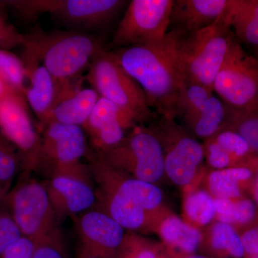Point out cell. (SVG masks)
I'll return each mask as SVG.
<instances>
[{
  "label": "cell",
  "instance_id": "cell-1",
  "mask_svg": "<svg viewBox=\"0 0 258 258\" xmlns=\"http://www.w3.org/2000/svg\"><path fill=\"white\" fill-rule=\"evenodd\" d=\"M186 34L169 30L159 41L111 51L125 72L140 85L151 108L161 116L176 119L185 81L183 47Z\"/></svg>",
  "mask_w": 258,
  "mask_h": 258
},
{
  "label": "cell",
  "instance_id": "cell-2",
  "mask_svg": "<svg viewBox=\"0 0 258 258\" xmlns=\"http://www.w3.org/2000/svg\"><path fill=\"white\" fill-rule=\"evenodd\" d=\"M239 43L226 15L208 28L186 34L183 47L185 80L212 90L217 74Z\"/></svg>",
  "mask_w": 258,
  "mask_h": 258
},
{
  "label": "cell",
  "instance_id": "cell-3",
  "mask_svg": "<svg viewBox=\"0 0 258 258\" xmlns=\"http://www.w3.org/2000/svg\"><path fill=\"white\" fill-rule=\"evenodd\" d=\"M30 39L51 75L62 83L74 81L101 51V40L81 31L35 32Z\"/></svg>",
  "mask_w": 258,
  "mask_h": 258
},
{
  "label": "cell",
  "instance_id": "cell-4",
  "mask_svg": "<svg viewBox=\"0 0 258 258\" xmlns=\"http://www.w3.org/2000/svg\"><path fill=\"white\" fill-rule=\"evenodd\" d=\"M30 171L12 188L2 203L22 235L37 242L60 230L45 182L29 177Z\"/></svg>",
  "mask_w": 258,
  "mask_h": 258
},
{
  "label": "cell",
  "instance_id": "cell-5",
  "mask_svg": "<svg viewBox=\"0 0 258 258\" xmlns=\"http://www.w3.org/2000/svg\"><path fill=\"white\" fill-rule=\"evenodd\" d=\"M86 78L100 96L133 115L141 124L152 118V110L144 90L109 51L104 49L94 57Z\"/></svg>",
  "mask_w": 258,
  "mask_h": 258
},
{
  "label": "cell",
  "instance_id": "cell-6",
  "mask_svg": "<svg viewBox=\"0 0 258 258\" xmlns=\"http://www.w3.org/2000/svg\"><path fill=\"white\" fill-rule=\"evenodd\" d=\"M97 154L110 165L147 182L155 184L165 175L162 147L151 126L135 125L121 143Z\"/></svg>",
  "mask_w": 258,
  "mask_h": 258
},
{
  "label": "cell",
  "instance_id": "cell-7",
  "mask_svg": "<svg viewBox=\"0 0 258 258\" xmlns=\"http://www.w3.org/2000/svg\"><path fill=\"white\" fill-rule=\"evenodd\" d=\"M25 16L48 13L69 27L81 30L103 28L126 5L123 0H29L10 2Z\"/></svg>",
  "mask_w": 258,
  "mask_h": 258
},
{
  "label": "cell",
  "instance_id": "cell-8",
  "mask_svg": "<svg viewBox=\"0 0 258 258\" xmlns=\"http://www.w3.org/2000/svg\"><path fill=\"white\" fill-rule=\"evenodd\" d=\"M42 162L40 171L51 176L83 179L88 166L81 161L88 153L84 130L79 125L50 122L42 131Z\"/></svg>",
  "mask_w": 258,
  "mask_h": 258
},
{
  "label": "cell",
  "instance_id": "cell-9",
  "mask_svg": "<svg viewBox=\"0 0 258 258\" xmlns=\"http://www.w3.org/2000/svg\"><path fill=\"white\" fill-rule=\"evenodd\" d=\"M151 127L162 147L165 175L178 186H189L205 159L204 146L174 118L159 115Z\"/></svg>",
  "mask_w": 258,
  "mask_h": 258
},
{
  "label": "cell",
  "instance_id": "cell-10",
  "mask_svg": "<svg viewBox=\"0 0 258 258\" xmlns=\"http://www.w3.org/2000/svg\"><path fill=\"white\" fill-rule=\"evenodd\" d=\"M174 0H132L113 37L118 48L159 41L170 28Z\"/></svg>",
  "mask_w": 258,
  "mask_h": 258
},
{
  "label": "cell",
  "instance_id": "cell-11",
  "mask_svg": "<svg viewBox=\"0 0 258 258\" xmlns=\"http://www.w3.org/2000/svg\"><path fill=\"white\" fill-rule=\"evenodd\" d=\"M214 93L234 109L250 108L258 103V60L249 55L241 43L229 56L214 82Z\"/></svg>",
  "mask_w": 258,
  "mask_h": 258
},
{
  "label": "cell",
  "instance_id": "cell-12",
  "mask_svg": "<svg viewBox=\"0 0 258 258\" xmlns=\"http://www.w3.org/2000/svg\"><path fill=\"white\" fill-rule=\"evenodd\" d=\"M0 133L21 153L25 171H40L41 136L32 123L22 95L13 91L0 99Z\"/></svg>",
  "mask_w": 258,
  "mask_h": 258
},
{
  "label": "cell",
  "instance_id": "cell-13",
  "mask_svg": "<svg viewBox=\"0 0 258 258\" xmlns=\"http://www.w3.org/2000/svg\"><path fill=\"white\" fill-rule=\"evenodd\" d=\"M23 60L29 86L25 96L40 122L41 131L46 126L52 108L73 81L62 83L55 79L42 63L35 43L30 37L25 43Z\"/></svg>",
  "mask_w": 258,
  "mask_h": 258
},
{
  "label": "cell",
  "instance_id": "cell-14",
  "mask_svg": "<svg viewBox=\"0 0 258 258\" xmlns=\"http://www.w3.org/2000/svg\"><path fill=\"white\" fill-rule=\"evenodd\" d=\"M81 247L103 258H116L124 242L125 229L104 212L93 208L76 219Z\"/></svg>",
  "mask_w": 258,
  "mask_h": 258
},
{
  "label": "cell",
  "instance_id": "cell-15",
  "mask_svg": "<svg viewBox=\"0 0 258 258\" xmlns=\"http://www.w3.org/2000/svg\"><path fill=\"white\" fill-rule=\"evenodd\" d=\"M137 124V120L126 111L99 97L82 128L89 136L98 152H106L124 139L125 132Z\"/></svg>",
  "mask_w": 258,
  "mask_h": 258
},
{
  "label": "cell",
  "instance_id": "cell-16",
  "mask_svg": "<svg viewBox=\"0 0 258 258\" xmlns=\"http://www.w3.org/2000/svg\"><path fill=\"white\" fill-rule=\"evenodd\" d=\"M57 221H64L95 208L96 191L93 184L66 176H53L45 182Z\"/></svg>",
  "mask_w": 258,
  "mask_h": 258
},
{
  "label": "cell",
  "instance_id": "cell-17",
  "mask_svg": "<svg viewBox=\"0 0 258 258\" xmlns=\"http://www.w3.org/2000/svg\"><path fill=\"white\" fill-rule=\"evenodd\" d=\"M95 208L130 232L154 230L157 219L111 186L96 182Z\"/></svg>",
  "mask_w": 258,
  "mask_h": 258
},
{
  "label": "cell",
  "instance_id": "cell-18",
  "mask_svg": "<svg viewBox=\"0 0 258 258\" xmlns=\"http://www.w3.org/2000/svg\"><path fill=\"white\" fill-rule=\"evenodd\" d=\"M231 0H174L170 27L189 34L208 28L227 14Z\"/></svg>",
  "mask_w": 258,
  "mask_h": 258
},
{
  "label": "cell",
  "instance_id": "cell-19",
  "mask_svg": "<svg viewBox=\"0 0 258 258\" xmlns=\"http://www.w3.org/2000/svg\"><path fill=\"white\" fill-rule=\"evenodd\" d=\"M153 230L160 237L164 248L177 258L195 254L203 244L201 230L172 214L163 213Z\"/></svg>",
  "mask_w": 258,
  "mask_h": 258
},
{
  "label": "cell",
  "instance_id": "cell-20",
  "mask_svg": "<svg viewBox=\"0 0 258 258\" xmlns=\"http://www.w3.org/2000/svg\"><path fill=\"white\" fill-rule=\"evenodd\" d=\"M99 97L93 88L81 89L79 83H73L52 108L47 125L58 122L82 127Z\"/></svg>",
  "mask_w": 258,
  "mask_h": 258
},
{
  "label": "cell",
  "instance_id": "cell-21",
  "mask_svg": "<svg viewBox=\"0 0 258 258\" xmlns=\"http://www.w3.org/2000/svg\"><path fill=\"white\" fill-rule=\"evenodd\" d=\"M258 171L251 166H236L220 170H212L207 178V191L214 198H243L244 191Z\"/></svg>",
  "mask_w": 258,
  "mask_h": 258
},
{
  "label": "cell",
  "instance_id": "cell-22",
  "mask_svg": "<svg viewBox=\"0 0 258 258\" xmlns=\"http://www.w3.org/2000/svg\"><path fill=\"white\" fill-rule=\"evenodd\" d=\"M228 111L229 107L214 93L201 109L181 120L194 137L207 141L225 128Z\"/></svg>",
  "mask_w": 258,
  "mask_h": 258
},
{
  "label": "cell",
  "instance_id": "cell-23",
  "mask_svg": "<svg viewBox=\"0 0 258 258\" xmlns=\"http://www.w3.org/2000/svg\"><path fill=\"white\" fill-rule=\"evenodd\" d=\"M226 19L240 43L258 47V0H231Z\"/></svg>",
  "mask_w": 258,
  "mask_h": 258
},
{
  "label": "cell",
  "instance_id": "cell-24",
  "mask_svg": "<svg viewBox=\"0 0 258 258\" xmlns=\"http://www.w3.org/2000/svg\"><path fill=\"white\" fill-rule=\"evenodd\" d=\"M202 246L210 258H242L245 256L238 231L223 222L215 221L210 224L206 235H204Z\"/></svg>",
  "mask_w": 258,
  "mask_h": 258
},
{
  "label": "cell",
  "instance_id": "cell-25",
  "mask_svg": "<svg viewBox=\"0 0 258 258\" xmlns=\"http://www.w3.org/2000/svg\"><path fill=\"white\" fill-rule=\"evenodd\" d=\"M214 202L215 221L228 224L239 233L258 222L257 207L248 198H214Z\"/></svg>",
  "mask_w": 258,
  "mask_h": 258
},
{
  "label": "cell",
  "instance_id": "cell-26",
  "mask_svg": "<svg viewBox=\"0 0 258 258\" xmlns=\"http://www.w3.org/2000/svg\"><path fill=\"white\" fill-rule=\"evenodd\" d=\"M185 221L196 228L207 227L215 220L214 198L207 190L196 189L185 195L183 203Z\"/></svg>",
  "mask_w": 258,
  "mask_h": 258
},
{
  "label": "cell",
  "instance_id": "cell-27",
  "mask_svg": "<svg viewBox=\"0 0 258 258\" xmlns=\"http://www.w3.org/2000/svg\"><path fill=\"white\" fill-rule=\"evenodd\" d=\"M25 170L21 153L0 133V204L12 189L19 171Z\"/></svg>",
  "mask_w": 258,
  "mask_h": 258
},
{
  "label": "cell",
  "instance_id": "cell-28",
  "mask_svg": "<svg viewBox=\"0 0 258 258\" xmlns=\"http://www.w3.org/2000/svg\"><path fill=\"white\" fill-rule=\"evenodd\" d=\"M224 129H230L242 136L254 155L258 157V103L242 110L229 107L228 116Z\"/></svg>",
  "mask_w": 258,
  "mask_h": 258
},
{
  "label": "cell",
  "instance_id": "cell-29",
  "mask_svg": "<svg viewBox=\"0 0 258 258\" xmlns=\"http://www.w3.org/2000/svg\"><path fill=\"white\" fill-rule=\"evenodd\" d=\"M213 94V91L206 86L185 80L178 101L176 118L183 119L196 113Z\"/></svg>",
  "mask_w": 258,
  "mask_h": 258
},
{
  "label": "cell",
  "instance_id": "cell-30",
  "mask_svg": "<svg viewBox=\"0 0 258 258\" xmlns=\"http://www.w3.org/2000/svg\"><path fill=\"white\" fill-rule=\"evenodd\" d=\"M26 72L23 60L11 52L0 49V80L9 89L25 94Z\"/></svg>",
  "mask_w": 258,
  "mask_h": 258
},
{
  "label": "cell",
  "instance_id": "cell-31",
  "mask_svg": "<svg viewBox=\"0 0 258 258\" xmlns=\"http://www.w3.org/2000/svg\"><path fill=\"white\" fill-rule=\"evenodd\" d=\"M161 249L160 245L130 232L116 258H158Z\"/></svg>",
  "mask_w": 258,
  "mask_h": 258
},
{
  "label": "cell",
  "instance_id": "cell-32",
  "mask_svg": "<svg viewBox=\"0 0 258 258\" xmlns=\"http://www.w3.org/2000/svg\"><path fill=\"white\" fill-rule=\"evenodd\" d=\"M35 243L32 258H69L61 229Z\"/></svg>",
  "mask_w": 258,
  "mask_h": 258
},
{
  "label": "cell",
  "instance_id": "cell-33",
  "mask_svg": "<svg viewBox=\"0 0 258 258\" xmlns=\"http://www.w3.org/2000/svg\"><path fill=\"white\" fill-rule=\"evenodd\" d=\"M13 217L4 208H0V258L10 244L21 237Z\"/></svg>",
  "mask_w": 258,
  "mask_h": 258
},
{
  "label": "cell",
  "instance_id": "cell-34",
  "mask_svg": "<svg viewBox=\"0 0 258 258\" xmlns=\"http://www.w3.org/2000/svg\"><path fill=\"white\" fill-rule=\"evenodd\" d=\"M35 244V241L21 236L18 240L10 244L1 258H32Z\"/></svg>",
  "mask_w": 258,
  "mask_h": 258
},
{
  "label": "cell",
  "instance_id": "cell-35",
  "mask_svg": "<svg viewBox=\"0 0 258 258\" xmlns=\"http://www.w3.org/2000/svg\"><path fill=\"white\" fill-rule=\"evenodd\" d=\"M26 40V37L15 31L0 15V47H10L25 44Z\"/></svg>",
  "mask_w": 258,
  "mask_h": 258
},
{
  "label": "cell",
  "instance_id": "cell-36",
  "mask_svg": "<svg viewBox=\"0 0 258 258\" xmlns=\"http://www.w3.org/2000/svg\"><path fill=\"white\" fill-rule=\"evenodd\" d=\"M245 256L258 255V222L240 232Z\"/></svg>",
  "mask_w": 258,
  "mask_h": 258
},
{
  "label": "cell",
  "instance_id": "cell-37",
  "mask_svg": "<svg viewBox=\"0 0 258 258\" xmlns=\"http://www.w3.org/2000/svg\"><path fill=\"white\" fill-rule=\"evenodd\" d=\"M248 191L252 196V201L258 208V171L254 175L252 181H251Z\"/></svg>",
  "mask_w": 258,
  "mask_h": 258
},
{
  "label": "cell",
  "instance_id": "cell-38",
  "mask_svg": "<svg viewBox=\"0 0 258 258\" xmlns=\"http://www.w3.org/2000/svg\"><path fill=\"white\" fill-rule=\"evenodd\" d=\"M78 258H103L101 256L97 255L91 252H87V251L83 250V249H80L79 257Z\"/></svg>",
  "mask_w": 258,
  "mask_h": 258
},
{
  "label": "cell",
  "instance_id": "cell-39",
  "mask_svg": "<svg viewBox=\"0 0 258 258\" xmlns=\"http://www.w3.org/2000/svg\"><path fill=\"white\" fill-rule=\"evenodd\" d=\"M10 91L12 90L9 89L3 83V81L0 80V99L5 96Z\"/></svg>",
  "mask_w": 258,
  "mask_h": 258
},
{
  "label": "cell",
  "instance_id": "cell-40",
  "mask_svg": "<svg viewBox=\"0 0 258 258\" xmlns=\"http://www.w3.org/2000/svg\"><path fill=\"white\" fill-rule=\"evenodd\" d=\"M158 258H177L175 256L173 255L171 253H169L165 248H162L161 247L160 252L159 254V257Z\"/></svg>",
  "mask_w": 258,
  "mask_h": 258
},
{
  "label": "cell",
  "instance_id": "cell-41",
  "mask_svg": "<svg viewBox=\"0 0 258 258\" xmlns=\"http://www.w3.org/2000/svg\"><path fill=\"white\" fill-rule=\"evenodd\" d=\"M181 258H210L207 255H203V254H189V255L184 256V257H182Z\"/></svg>",
  "mask_w": 258,
  "mask_h": 258
},
{
  "label": "cell",
  "instance_id": "cell-42",
  "mask_svg": "<svg viewBox=\"0 0 258 258\" xmlns=\"http://www.w3.org/2000/svg\"><path fill=\"white\" fill-rule=\"evenodd\" d=\"M255 50H254V57H255L256 59L258 60V47L257 48H254Z\"/></svg>",
  "mask_w": 258,
  "mask_h": 258
},
{
  "label": "cell",
  "instance_id": "cell-43",
  "mask_svg": "<svg viewBox=\"0 0 258 258\" xmlns=\"http://www.w3.org/2000/svg\"><path fill=\"white\" fill-rule=\"evenodd\" d=\"M245 258H258V255L244 256Z\"/></svg>",
  "mask_w": 258,
  "mask_h": 258
}]
</instances>
